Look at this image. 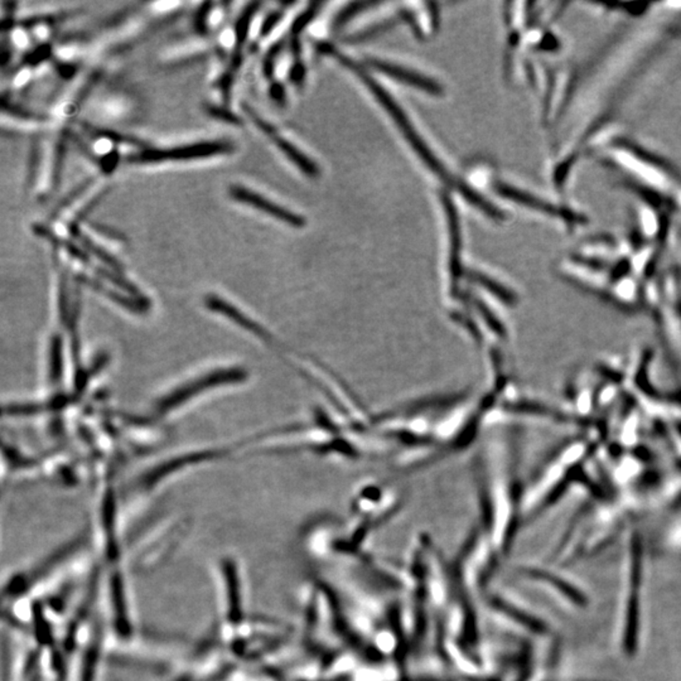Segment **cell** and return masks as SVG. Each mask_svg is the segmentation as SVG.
<instances>
[{
    "label": "cell",
    "instance_id": "obj_1",
    "mask_svg": "<svg viewBox=\"0 0 681 681\" xmlns=\"http://www.w3.org/2000/svg\"><path fill=\"white\" fill-rule=\"evenodd\" d=\"M332 54H335L340 62L347 66L352 72H355L358 76V79L368 86L370 92L373 94L375 98L378 99L380 105L385 108L390 116L393 118L395 124L400 130L401 134L405 136V139L410 144L411 148L414 149V151L419 156L423 162L427 164V167L432 171L433 173L437 174L439 178L444 181V183L452 186V187H454V186L458 187L460 182H457L454 179L453 176L449 173L448 169L444 167L443 163L439 161L437 156L433 153L432 149L427 146V143L423 141L422 136H419V133L416 131L414 125L411 124V121L406 116V113L401 110L400 106L395 101V99L390 96L389 92L386 91L381 85H378V82L375 81L371 76L368 75L360 66L357 65L356 62H353L348 57L342 56L338 52H332Z\"/></svg>",
    "mask_w": 681,
    "mask_h": 681
},
{
    "label": "cell",
    "instance_id": "obj_2",
    "mask_svg": "<svg viewBox=\"0 0 681 681\" xmlns=\"http://www.w3.org/2000/svg\"><path fill=\"white\" fill-rule=\"evenodd\" d=\"M233 151V146L228 141H205L189 146H174L167 149H151L134 154L129 158V163H158L167 161H189L198 158L213 157L218 154H227Z\"/></svg>",
    "mask_w": 681,
    "mask_h": 681
},
{
    "label": "cell",
    "instance_id": "obj_3",
    "mask_svg": "<svg viewBox=\"0 0 681 681\" xmlns=\"http://www.w3.org/2000/svg\"><path fill=\"white\" fill-rule=\"evenodd\" d=\"M228 193L233 197V200L238 201L245 205L251 206L259 211L264 212L269 216L278 218L281 221L286 222L289 226L303 227L306 225V220L299 216L297 213L288 210L286 207L276 205L273 201L265 198L256 192H253L250 189L241 187V186H231L228 188Z\"/></svg>",
    "mask_w": 681,
    "mask_h": 681
},
{
    "label": "cell",
    "instance_id": "obj_4",
    "mask_svg": "<svg viewBox=\"0 0 681 681\" xmlns=\"http://www.w3.org/2000/svg\"><path fill=\"white\" fill-rule=\"evenodd\" d=\"M245 113L249 115L250 119L254 121L256 126L264 133L265 136L271 139V141L281 149V153H284L299 169H302L304 173L309 177H317L318 176L319 169L317 164L312 162L304 153L299 151L297 146L292 143H289V141H287L284 136H281L271 124H268L265 120L260 118L259 115H256L254 110L245 106Z\"/></svg>",
    "mask_w": 681,
    "mask_h": 681
},
{
    "label": "cell",
    "instance_id": "obj_5",
    "mask_svg": "<svg viewBox=\"0 0 681 681\" xmlns=\"http://www.w3.org/2000/svg\"><path fill=\"white\" fill-rule=\"evenodd\" d=\"M368 65L373 66L381 74H385L391 79L406 84L409 86L420 89L423 91L428 92V94L434 95V96L443 95V87L440 86L438 82L433 80L430 77H428V76L410 70V69L395 65V64H390L386 61L378 60V59H370Z\"/></svg>",
    "mask_w": 681,
    "mask_h": 681
},
{
    "label": "cell",
    "instance_id": "obj_6",
    "mask_svg": "<svg viewBox=\"0 0 681 681\" xmlns=\"http://www.w3.org/2000/svg\"><path fill=\"white\" fill-rule=\"evenodd\" d=\"M443 205L445 206V212H447V220H448L449 241H450V274L453 279H457V276L460 273V218L457 213V208L453 205L452 200L448 196L443 197Z\"/></svg>",
    "mask_w": 681,
    "mask_h": 681
},
{
    "label": "cell",
    "instance_id": "obj_7",
    "mask_svg": "<svg viewBox=\"0 0 681 681\" xmlns=\"http://www.w3.org/2000/svg\"><path fill=\"white\" fill-rule=\"evenodd\" d=\"M493 188L496 191V193L503 197V198L514 201L516 203L525 206V207H529L533 210H539V211H543L544 213H550V215H555V212H557L555 207L550 205L548 201L539 198L535 195H531L529 192L514 187V186L506 183H495Z\"/></svg>",
    "mask_w": 681,
    "mask_h": 681
},
{
    "label": "cell",
    "instance_id": "obj_8",
    "mask_svg": "<svg viewBox=\"0 0 681 681\" xmlns=\"http://www.w3.org/2000/svg\"><path fill=\"white\" fill-rule=\"evenodd\" d=\"M71 231L74 233L76 238L80 241V243H81L82 246H84L85 249L89 250V251H91V254L95 255V256L99 258V259L106 261V263L111 265V266H119L118 263H116V260L113 259V256H110V255L106 254V253H105L101 248L96 246V245L94 243V241H91L90 238H87L86 235L82 233V231H80L77 227L71 226Z\"/></svg>",
    "mask_w": 681,
    "mask_h": 681
},
{
    "label": "cell",
    "instance_id": "obj_9",
    "mask_svg": "<svg viewBox=\"0 0 681 681\" xmlns=\"http://www.w3.org/2000/svg\"><path fill=\"white\" fill-rule=\"evenodd\" d=\"M258 6H259L258 3H256V4H250V6L243 11L241 16L238 18V26H236L238 46L243 44V42H245V38H246L248 29H249L250 19H251V16H254Z\"/></svg>",
    "mask_w": 681,
    "mask_h": 681
},
{
    "label": "cell",
    "instance_id": "obj_10",
    "mask_svg": "<svg viewBox=\"0 0 681 681\" xmlns=\"http://www.w3.org/2000/svg\"><path fill=\"white\" fill-rule=\"evenodd\" d=\"M376 6V3H373V1H358V3H353V4H350L347 6L345 11L340 13V16H337V21H336V26H342L345 23L348 22L351 19L352 16H357L358 13H361L363 9H366L368 6Z\"/></svg>",
    "mask_w": 681,
    "mask_h": 681
},
{
    "label": "cell",
    "instance_id": "obj_11",
    "mask_svg": "<svg viewBox=\"0 0 681 681\" xmlns=\"http://www.w3.org/2000/svg\"><path fill=\"white\" fill-rule=\"evenodd\" d=\"M64 157H65V148L64 144H59L57 151H56V159H54V184L57 186L60 181L61 174H62V166H64Z\"/></svg>",
    "mask_w": 681,
    "mask_h": 681
},
{
    "label": "cell",
    "instance_id": "obj_12",
    "mask_svg": "<svg viewBox=\"0 0 681 681\" xmlns=\"http://www.w3.org/2000/svg\"><path fill=\"white\" fill-rule=\"evenodd\" d=\"M279 19H281V14H279V13H276V14H271V16L266 19V22H265L263 28H261V33L268 34V33L271 32V29L276 27V24L278 23Z\"/></svg>",
    "mask_w": 681,
    "mask_h": 681
},
{
    "label": "cell",
    "instance_id": "obj_13",
    "mask_svg": "<svg viewBox=\"0 0 681 681\" xmlns=\"http://www.w3.org/2000/svg\"><path fill=\"white\" fill-rule=\"evenodd\" d=\"M312 14H313L312 11H309V13H306V14L303 16V19H304V21H308L309 18L312 16ZM302 27H303V22H297V24H296V28H297L298 29V28H302Z\"/></svg>",
    "mask_w": 681,
    "mask_h": 681
}]
</instances>
